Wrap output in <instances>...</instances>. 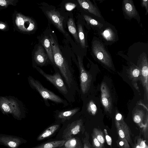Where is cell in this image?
I'll return each instance as SVG.
<instances>
[{"instance_id":"6da1fadb","label":"cell","mask_w":148,"mask_h":148,"mask_svg":"<svg viewBox=\"0 0 148 148\" xmlns=\"http://www.w3.org/2000/svg\"><path fill=\"white\" fill-rule=\"evenodd\" d=\"M50 37L55 66L58 69L70 91L75 96L77 92L79 94L74 70L62 54L56 40L51 35Z\"/></svg>"},{"instance_id":"7a4b0ae2","label":"cell","mask_w":148,"mask_h":148,"mask_svg":"<svg viewBox=\"0 0 148 148\" xmlns=\"http://www.w3.org/2000/svg\"><path fill=\"white\" fill-rule=\"evenodd\" d=\"M35 68L41 75L56 88L69 102L73 103L75 101V96L68 89L58 69H55V73L51 75L47 73L38 66Z\"/></svg>"},{"instance_id":"3957f363","label":"cell","mask_w":148,"mask_h":148,"mask_svg":"<svg viewBox=\"0 0 148 148\" xmlns=\"http://www.w3.org/2000/svg\"><path fill=\"white\" fill-rule=\"evenodd\" d=\"M30 82L32 87L39 93L45 101V104L47 103L48 100H50L56 103L62 104L67 106L69 104L67 101L62 99L53 92L45 87L38 80L32 78Z\"/></svg>"},{"instance_id":"277c9868","label":"cell","mask_w":148,"mask_h":148,"mask_svg":"<svg viewBox=\"0 0 148 148\" xmlns=\"http://www.w3.org/2000/svg\"><path fill=\"white\" fill-rule=\"evenodd\" d=\"M77 66L79 71L80 82L79 94L83 99L88 93L92 81L91 75L85 69L81 57L77 56Z\"/></svg>"},{"instance_id":"5b68a950","label":"cell","mask_w":148,"mask_h":148,"mask_svg":"<svg viewBox=\"0 0 148 148\" xmlns=\"http://www.w3.org/2000/svg\"><path fill=\"white\" fill-rule=\"evenodd\" d=\"M93 53L98 60L108 67L112 66L111 57L103 44L98 41H95L92 45Z\"/></svg>"},{"instance_id":"8992f818","label":"cell","mask_w":148,"mask_h":148,"mask_svg":"<svg viewBox=\"0 0 148 148\" xmlns=\"http://www.w3.org/2000/svg\"><path fill=\"white\" fill-rule=\"evenodd\" d=\"M83 120L81 119L74 120L69 124L63 132V140H67L79 134L83 127Z\"/></svg>"},{"instance_id":"52a82bcc","label":"cell","mask_w":148,"mask_h":148,"mask_svg":"<svg viewBox=\"0 0 148 148\" xmlns=\"http://www.w3.org/2000/svg\"><path fill=\"white\" fill-rule=\"evenodd\" d=\"M101 100L102 103L106 112H111L112 99L110 91L105 82L101 84Z\"/></svg>"},{"instance_id":"ba28073f","label":"cell","mask_w":148,"mask_h":148,"mask_svg":"<svg viewBox=\"0 0 148 148\" xmlns=\"http://www.w3.org/2000/svg\"><path fill=\"white\" fill-rule=\"evenodd\" d=\"M140 70V80L142 84L145 94L148 99V60L146 57L143 58L141 64L139 68Z\"/></svg>"},{"instance_id":"9c48e42d","label":"cell","mask_w":148,"mask_h":148,"mask_svg":"<svg viewBox=\"0 0 148 148\" xmlns=\"http://www.w3.org/2000/svg\"><path fill=\"white\" fill-rule=\"evenodd\" d=\"M46 14L52 22L63 34L66 33L63 26L64 17L55 10H51L46 12Z\"/></svg>"},{"instance_id":"30bf717a","label":"cell","mask_w":148,"mask_h":148,"mask_svg":"<svg viewBox=\"0 0 148 148\" xmlns=\"http://www.w3.org/2000/svg\"><path fill=\"white\" fill-rule=\"evenodd\" d=\"M80 109L79 107H76L65 110H56L55 111V117L57 119L64 122L70 119Z\"/></svg>"},{"instance_id":"8fae6325","label":"cell","mask_w":148,"mask_h":148,"mask_svg":"<svg viewBox=\"0 0 148 148\" xmlns=\"http://www.w3.org/2000/svg\"><path fill=\"white\" fill-rule=\"evenodd\" d=\"M115 120L118 122L121 128L125 134L127 142L133 147L134 145L131 137L130 130L129 127L124 121L123 116L120 113H117L115 116Z\"/></svg>"},{"instance_id":"7c38bea8","label":"cell","mask_w":148,"mask_h":148,"mask_svg":"<svg viewBox=\"0 0 148 148\" xmlns=\"http://www.w3.org/2000/svg\"><path fill=\"white\" fill-rule=\"evenodd\" d=\"M34 59L37 65L40 66L45 65L47 62L48 56L41 46L38 47L34 53Z\"/></svg>"},{"instance_id":"4fadbf2b","label":"cell","mask_w":148,"mask_h":148,"mask_svg":"<svg viewBox=\"0 0 148 148\" xmlns=\"http://www.w3.org/2000/svg\"><path fill=\"white\" fill-rule=\"evenodd\" d=\"M18 25L26 31H31L34 30L36 27L34 22L31 18L25 16H21L17 19Z\"/></svg>"},{"instance_id":"5bb4252c","label":"cell","mask_w":148,"mask_h":148,"mask_svg":"<svg viewBox=\"0 0 148 148\" xmlns=\"http://www.w3.org/2000/svg\"><path fill=\"white\" fill-rule=\"evenodd\" d=\"M133 118L134 122L140 128H143L145 122L148 120L147 113L142 110H136L133 113Z\"/></svg>"},{"instance_id":"9a60e30c","label":"cell","mask_w":148,"mask_h":148,"mask_svg":"<svg viewBox=\"0 0 148 148\" xmlns=\"http://www.w3.org/2000/svg\"><path fill=\"white\" fill-rule=\"evenodd\" d=\"M77 2L83 8L87 10L88 12L98 16H101L97 9L89 0H77Z\"/></svg>"},{"instance_id":"2e32d148","label":"cell","mask_w":148,"mask_h":148,"mask_svg":"<svg viewBox=\"0 0 148 148\" xmlns=\"http://www.w3.org/2000/svg\"><path fill=\"white\" fill-rule=\"evenodd\" d=\"M0 142L10 148H16L21 143V140L13 136H4L0 138Z\"/></svg>"},{"instance_id":"e0dca14e","label":"cell","mask_w":148,"mask_h":148,"mask_svg":"<svg viewBox=\"0 0 148 148\" xmlns=\"http://www.w3.org/2000/svg\"><path fill=\"white\" fill-rule=\"evenodd\" d=\"M130 79L131 80L132 85L139 92L137 82L140 80V70L137 67H131L128 72Z\"/></svg>"},{"instance_id":"ac0fdd59","label":"cell","mask_w":148,"mask_h":148,"mask_svg":"<svg viewBox=\"0 0 148 148\" xmlns=\"http://www.w3.org/2000/svg\"><path fill=\"white\" fill-rule=\"evenodd\" d=\"M123 5L124 10L128 16L130 17H133L137 15V11L132 0H124Z\"/></svg>"},{"instance_id":"d6986e66","label":"cell","mask_w":148,"mask_h":148,"mask_svg":"<svg viewBox=\"0 0 148 148\" xmlns=\"http://www.w3.org/2000/svg\"><path fill=\"white\" fill-rule=\"evenodd\" d=\"M41 43L46 50L50 61L52 64L55 66L52 47L48 37L45 36L41 40Z\"/></svg>"},{"instance_id":"ffe728a7","label":"cell","mask_w":148,"mask_h":148,"mask_svg":"<svg viewBox=\"0 0 148 148\" xmlns=\"http://www.w3.org/2000/svg\"><path fill=\"white\" fill-rule=\"evenodd\" d=\"M59 126V124H55L49 127L38 136L37 140H42L50 136L56 132Z\"/></svg>"},{"instance_id":"44dd1931","label":"cell","mask_w":148,"mask_h":148,"mask_svg":"<svg viewBox=\"0 0 148 148\" xmlns=\"http://www.w3.org/2000/svg\"><path fill=\"white\" fill-rule=\"evenodd\" d=\"M63 148H83V146L80 139L73 137L66 140L62 147Z\"/></svg>"},{"instance_id":"7402d4cb","label":"cell","mask_w":148,"mask_h":148,"mask_svg":"<svg viewBox=\"0 0 148 148\" xmlns=\"http://www.w3.org/2000/svg\"><path fill=\"white\" fill-rule=\"evenodd\" d=\"M66 140H57L46 142L32 148H58L62 146Z\"/></svg>"},{"instance_id":"603a6c76","label":"cell","mask_w":148,"mask_h":148,"mask_svg":"<svg viewBox=\"0 0 148 148\" xmlns=\"http://www.w3.org/2000/svg\"><path fill=\"white\" fill-rule=\"evenodd\" d=\"M67 26L69 32L71 33L76 41L78 42H79V41L78 32L75 22L72 18L69 19L67 22Z\"/></svg>"},{"instance_id":"cb8c5ba5","label":"cell","mask_w":148,"mask_h":148,"mask_svg":"<svg viewBox=\"0 0 148 148\" xmlns=\"http://www.w3.org/2000/svg\"><path fill=\"white\" fill-rule=\"evenodd\" d=\"M78 36L81 47L84 48L86 47L85 39L82 25L79 24L78 25Z\"/></svg>"},{"instance_id":"d4e9b609","label":"cell","mask_w":148,"mask_h":148,"mask_svg":"<svg viewBox=\"0 0 148 148\" xmlns=\"http://www.w3.org/2000/svg\"><path fill=\"white\" fill-rule=\"evenodd\" d=\"M92 133L101 143L104 144L105 142V137L103 132L101 130L94 128Z\"/></svg>"},{"instance_id":"484cf974","label":"cell","mask_w":148,"mask_h":148,"mask_svg":"<svg viewBox=\"0 0 148 148\" xmlns=\"http://www.w3.org/2000/svg\"><path fill=\"white\" fill-rule=\"evenodd\" d=\"M83 16L87 23L91 25L99 27H101L103 26L102 24L88 15L84 14L83 15Z\"/></svg>"},{"instance_id":"4316f807","label":"cell","mask_w":148,"mask_h":148,"mask_svg":"<svg viewBox=\"0 0 148 148\" xmlns=\"http://www.w3.org/2000/svg\"><path fill=\"white\" fill-rule=\"evenodd\" d=\"M87 111L90 114L95 115L97 112V108L93 102L91 101L86 105Z\"/></svg>"},{"instance_id":"83f0119b","label":"cell","mask_w":148,"mask_h":148,"mask_svg":"<svg viewBox=\"0 0 148 148\" xmlns=\"http://www.w3.org/2000/svg\"><path fill=\"white\" fill-rule=\"evenodd\" d=\"M115 123L118 135V138L123 140H127L125 134L121 128L118 122L115 120Z\"/></svg>"},{"instance_id":"f1b7e54d","label":"cell","mask_w":148,"mask_h":148,"mask_svg":"<svg viewBox=\"0 0 148 148\" xmlns=\"http://www.w3.org/2000/svg\"><path fill=\"white\" fill-rule=\"evenodd\" d=\"M92 146L93 148H104V145L101 143L92 134H91Z\"/></svg>"},{"instance_id":"f546056e","label":"cell","mask_w":148,"mask_h":148,"mask_svg":"<svg viewBox=\"0 0 148 148\" xmlns=\"http://www.w3.org/2000/svg\"><path fill=\"white\" fill-rule=\"evenodd\" d=\"M89 136L86 132L85 133V137L82 139L83 148H93L89 141Z\"/></svg>"},{"instance_id":"4dcf8cb0","label":"cell","mask_w":148,"mask_h":148,"mask_svg":"<svg viewBox=\"0 0 148 148\" xmlns=\"http://www.w3.org/2000/svg\"><path fill=\"white\" fill-rule=\"evenodd\" d=\"M102 34L104 38L108 40L111 41L113 39V33L110 29H108L104 30Z\"/></svg>"},{"instance_id":"1f68e13d","label":"cell","mask_w":148,"mask_h":148,"mask_svg":"<svg viewBox=\"0 0 148 148\" xmlns=\"http://www.w3.org/2000/svg\"><path fill=\"white\" fill-rule=\"evenodd\" d=\"M116 143L117 146L120 148H130L127 140H123L118 138Z\"/></svg>"},{"instance_id":"d6a6232c","label":"cell","mask_w":148,"mask_h":148,"mask_svg":"<svg viewBox=\"0 0 148 148\" xmlns=\"http://www.w3.org/2000/svg\"><path fill=\"white\" fill-rule=\"evenodd\" d=\"M145 142L146 140H143L140 137H138L137 138L136 143L140 146V148H148V145Z\"/></svg>"},{"instance_id":"836d02e7","label":"cell","mask_w":148,"mask_h":148,"mask_svg":"<svg viewBox=\"0 0 148 148\" xmlns=\"http://www.w3.org/2000/svg\"><path fill=\"white\" fill-rule=\"evenodd\" d=\"M104 131L105 135V139H106L108 145L110 146H111L112 141L111 138L108 135L106 129H104Z\"/></svg>"},{"instance_id":"e575fe53","label":"cell","mask_w":148,"mask_h":148,"mask_svg":"<svg viewBox=\"0 0 148 148\" xmlns=\"http://www.w3.org/2000/svg\"><path fill=\"white\" fill-rule=\"evenodd\" d=\"M12 1L0 0V5L2 6H6L12 3Z\"/></svg>"},{"instance_id":"d590c367","label":"cell","mask_w":148,"mask_h":148,"mask_svg":"<svg viewBox=\"0 0 148 148\" xmlns=\"http://www.w3.org/2000/svg\"><path fill=\"white\" fill-rule=\"evenodd\" d=\"M66 9L68 10H71L74 9L76 6L75 4L72 3H68L65 5Z\"/></svg>"},{"instance_id":"8d00e7d4","label":"cell","mask_w":148,"mask_h":148,"mask_svg":"<svg viewBox=\"0 0 148 148\" xmlns=\"http://www.w3.org/2000/svg\"><path fill=\"white\" fill-rule=\"evenodd\" d=\"M148 1L147 0H142V5L143 6L145 7L147 13L146 14L147 15L148 13Z\"/></svg>"},{"instance_id":"74e56055","label":"cell","mask_w":148,"mask_h":148,"mask_svg":"<svg viewBox=\"0 0 148 148\" xmlns=\"http://www.w3.org/2000/svg\"><path fill=\"white\" fill-rule=\"evenodd\" d=\"M2 108L6 112H8L10 110L9 107L5 103H3L2 105Z\"/></svg>"},{"instance_id":"f35d334b","label":"cell","mask_w":148,"mask_h":148,"mask_svg":"<svg viewBox=\"0 0 148 148\" xmlns=\"http://www.w3.org/2000/svg\"><path fill=\"white\" fill-rule=\"evenodd\" d=\"M132 148H140V146L136 143L133 145Z\"/></svg>"},{"instance_id":"ab89813d","label":"cell","mask_w":148,"mask_h":148,"mask_svg":"<svg viewBox=\"0 0 148 148\" xmlns=\"http://www.w3.org/2000/svg\"><path fill=\"white\" fill-rule=\"evenodd\" d=\"M5 25L2 23H0V29H2L5 27Z\"/></svg>"}]
</instances>
